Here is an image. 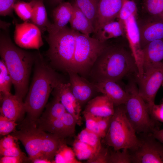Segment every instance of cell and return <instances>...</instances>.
Segmentation results:
<instances>
[{
    "instance_id": "4fadbf2b",
    "label": "cell",
    "mask_w": 163,
    "mask_h": 163,
    "mask_svg": "<svg viewBox=\"0 0 163 163\" xmlns=\"http://www.w3.org/2000/svg\"><path fill=\"white\" fill-rule=\"evenodd\" d=\"M38 127L61 139L73 136L75 133L76 120L73 116L66 112L60 118L49 121L37 120Z\"/></svg>"
},
{
    "instance_id": "1f68e13d",
    "label": "cell",
    "mask_w": 163,
    "mask_h": 163,
    "mask_svg": "<svg viewBox=\"0 0 163 163\" xmlns=\"http://www.w3.org/2000/svg\"><path fill=\"white\" fill-rule=\"evenodd\" d=\"M76 138L90 145L94 149L96 152L102 146L101 142V139L99 136L86 128L78 134Z\"/></svg>"
},
{
    "instance_id": "836d02e7",
    "label": "cell",
    "mask_w": 163,
    "mask_h": 163,
    "mask_svg": "<svg viewBox=\"0 0 163 163\" xmlns=\"http://www.w3.org/2000/svg\"><path fill=\"white\" fill-rule=\"evenodd\" d=\"M137 14L138 11L136 2L133 0H127L123 2L117 18L124 23V22L131 16Z\"/></svg>"
},
{
    "instance_id": "e575fe53",
    "label": "cell",
    "mask_w": 163,
    "mask_h": 163,
    "mask_svg": "<svg viewBox=\"0 0 163 163\" xmlns=\"http://www.w3.org/2000/svg\"><path fill=\"white\" fill-rule=\"evenodd\" d=\"M112 151L110 150L109 163H132L131 154L129 150L126 149Z\"/></svg>"
},
{
    "instance_id": "bcb514c9",
    "label": "cell",
    "mask_w": 163,
    "mask_h": 163,
    "mask_svg": "<svg viewBox=\"0 0 163 163\" xmlns=\"http://www.w3.org/2000/svg\"><path fill=\"white\" fill-rule=\"evenodd\" d=\"M31 163H50L51 161L48 159L43 158H37L30 161Z\"/></svg>"
},
{
    "instance_id": "8992f818",
    "label": "cell",
    "mask_w": 163,
    "mask_h": 163,
    "mask_svg": "<svg viewBox=\"0 0 163 163\" xmlns=\"http://www.w3.org/2000/svg\"><path fill=\"white\" fill-rule=\"evenodd\" d=\"M136 132L128 119L124 104L115 107L104 142L114 150L128 149L133 151L140 144Z\"/></svg>"
},
{
    "instance_id": "681fc988",
    "label": "cell",
    "mask_w": 163,
    "mask_h": 163,
    "mask_svg": "<svg viewBox=\"0 0 163 163\" xmlns=\"http://www.w3.org/2000/svg\"><path fill=\"white\" fill-rule=\"evenodd\" d=\"M133 0L134 1L136 2V1H137L138 0Z\"/></svg>"
},
{
    "instance_id": "f35d334b",
    "label": "cell",
    "mask_w": 163,
    "mask_h": 163,
    "mask_svg": "<svg viewBox=\"0 0 163 163\" xmlns=\"http://www.w3.org/2000/svg\"><path fill=\"white\" fill-rule=\"evenodd\" d=\"M17 0H0V14L1 16L14 17V5Z\"/></svg>"
},
{
    "instance_id": "5bb4252c",
    "label": "cell",
    "mask_w": 163,
    "mask_h": 163,
    "mask_svg": "<svg viewBox=\"0 0 163 163\" xmlns=\"http://www.w3.org/2000/svg\"><path fill=\"white\" fill-rule=\"evenodd\" d=\"M52 94L59 99L67 112L75 118L77 124L81 126L82 123L81 116L82 107L72 92L69 82L59 83L54 88Z\"/></svg>"
},
{
    "instance_id": "603a6c76",
    "label": "cell",
    "mask_w": 163,
    "mask_h": 163,
    "mask_svg": "<svg viewBox=\"0 0 163 163\" xmlns=\"http://www.w3.org/2000/svg\"><path fill=\"white\" fill-rule=\"evenodd\" d=\"M126 37L124 24L121 21H113L104 24L93 37L100 41H106L112 38Z\"/></svg>"
},
{
    "instance_id": "484cf974",
    "label": "cell",
    "mask_w": 163,
    "mask_h": 163,
    "mask_svg": "<svg viewBox=\"0 0 163 163\" xmlns=\"http://www.w3.org/2000/svg\"><path fill=\"white\" fill-rule=\"evenodd\" d=\"M53 98L46 106L45 111L38 119L42 121H49L62 117L67 112L65 108L56 97Z\"/></svg>"
},
{
    "instance_id": "d6986e66",
    "label": "cell",
    "mask_w": 163,
    "mask_h": 163,
    "mask_svg": "<svg viewBox=\"0 0 163 163\" xmlns=\"http://www.w3.org/2000/svg\"><path fill=\"white\" fill-rule=\"evenodd\" d=\"M94 84L98 92L106 96L115 107L124 104L128 99V93L115 82L106 80Z\"/></svg>"
},
{
    "instance_id": "f1b7e54d",
    "label": "cell",
    "mask_w": 163,
    "mask_h": 163,
    "mask_svg": "<svg viewBox=\"0 0 163 163\" xmlns=\"http://www.w3.org/2000/svg\"><path fill=\"white\" fill-rule=\"evenodd\" d=\"M142 9L145 16L163 20V0H143Z\"/></svg>"
},
{
    "instance_id": "52a82bcc",
    "label": "cell",
    "mask_w": 163,
    "mask_h": 163,
    "mask_svg": "<svg viewBox=\"0 0 163 163\" xmlns=\"http://www.w3.org/2000/svg\"><path fill=\"white\" fill-rule=\"evenodd\" d=\"M126 91L129 94V97L124 104L126 113L136 132L152 133L154 129H159V122L152 118L148 106L139 94L135 83L131 82Z\"/></svg>"
},
{
    "instance_id": "277c9868",
    "label": "cell",
    "mask_w": 163,
    "mask_h": 163,
    "mask_svg": "<svg viewBox=\"0 0 163 163\" xmlns=\"http://www.w3.org/2000/svg\"><path fill=\"white\" fill-rule=\"evenodd\" d=\"M11 134L23 145L30 161L37 158L53 163L62 139L41 129L34 122L24 121L19 130Z\"/></svg>"
},
{
    "instance_id": "ee69618b",
    "label": "cell",
    "mask_w": 163,
    "mask_h": 163,
    "mask_svg": "<svg viewBox=\"0 0 163 163\" xmlns=\"http://www.w3.org/2000/svg\"><path fill=\"white\" fill-rule=\"evenodd\" d=\"M30 162L29 158L10 156H2L0 158V163H21Z\"/></svg>"
},
{
    "instance_id": "8d00e7d4",
    "label": "cell",
    "mask_w": 163,
    "mask_h": 163,
    "mask_svg": "<svg viewBox=\"0 0 163 163\" xmlns=\"http://www.w3.org/2000/svg\"><path fill=\"white\" fill-rule=\"evenodd\" d=\"M82 113L85 121L86 128L97 134L101 139H103L98 126L96 117L88 113Z\"/></svg>"
},
{
    "instance_id": "b9f144b4",
    "label": "cell",
    "mask_w": 163,
    "mask_h": 163,
    "mask_svg": "<svg viewBox=\"0 0 163 163\" xmlns=\"http://www.w3.org/2000/svg\"><path fill=\"white\" fill-rule=\"evenodd\" d=\"M112 116L96 117L99 128L104 138L109 128Z\"/></svg>"
},
{
    "instance_id": "d6a6232c",
    "label": "cell",
    "mask_w": 163,
    "mask_h": 163,
    "mask_svg": "<svg viewBox=\"0 0 163 163\" xmlns=\"http://www.w3.org/2000/svg\"><path fill=\"white\" fill-rule=\"evenodd\" d=\"M34 0L30 2L18 1L14 7V10L17 15L24 22L30 20Z\"/></svg>"
},
{
    "instance_id": "30bf717a",
    "label": "cell",
    "mask_w": 163,
    "mask_h": 163,
    "mask_svg": "<svg viewBox=\"0 0 163 163\" xmlns=\"http://www.w3.org/2000/svg\"><path fill=\"white\" fill-rule=\"evenodd\" d=\"M140 140L139 147L132 151V163H163V143L151 133Z\"/></svg>"
},
{
    "instance_id": "816d5d0a",
    "label": "cell",
    "mask_w": 163,
    "mask_h": 163,
    "mask_svg": "<svg viewBox=\"0 0 163 163\" xmlns=\"http://www.w3.org/2000/svg\"><path fill=\"white\" fill-rule=\"evenodd\" d=\"M31 0V1H32V0Z\"/></svg>"
},
{
    "instance_id": "7402d4cb",
    "label": "cell",
    "mask_w": 163,
    "mask_h": 163,
    "mask_svg": "<svg viewBox=\"0 0 163 163\" xmlns=\"http://www.w3.org/2000/svg\"><path fill=\"white\" fill-rule=\"evenodd\" d=\"M142 50L143 71L150 65L163 61V39L150 42Z\"/></svg>"
},
{
    "instance_id": "4316f807",
    "label": "cell",
    "mask_w": 163,
    "mask_h": 163,
    "mask_svg": "<svg viewBox=\"0 0 163 163\" xmlns=\"http://www.w3.org/2000/svg\"><path fill=\"white\" fill-rule=\"evenodd\" d=\"M64 140L63 139L61 141L53 163H81L76 159L73 149L67 146Z\"/></svg>"
},
{
    "instance_id": "cb8c5ba5",
    "label": "cell",
    "mask_w": 163,
    "mask_h": 163,
    "mask_svg": "<svg viewBox=\"0 0 163 163\" xmlns=\"http://www.w3.org/2000/svg\"><path fill=\"white\" fill-rule=\"evenodd\" d=\"M72 4L73 12L69 23L71 28L88 36L94 34V28L90 21L74 2Z\"/></svg>"
},
{
    "instance_id": "7dc6e473",
    "label": "cell",
    "mask_w": 163,
    "mask_h": 163,
    "mask_svg": "<svg viewBox=\"0 0 163 163\" xmlns=\"http://www.w3.org/2000/svg\"><path fill=\"white\" fill-rule=\"evenodd\" d=\"M64 0H50V3L53 6L55 7L60 3L62 2Z\"/></svg>"
},
{
    "instance_id": "d590c367",
    "label": "cell",
    "mask_w": 163,
    "mask_h": 163,
    "mask_svg": "<svg viewBox=\"0 0 163 163\" xmlns=\"http://www.w3.org/2000/svg\"><path fill=\"white\" fill-rule=\"evenodd\" d=\"M18 124L16 121L9 119L0 114V134L2 136L9 134L15 131Z\"/></svg>"
},
{
    "instance_id": "f6af8a7d",
    "label": "cell",
    "mask_w": 163,
    "mask_h": 163,
    "mask_svg": "<svg viewBox=\"0 0 163 163\" xmlns=\"http://www.w3.org/2000/svg\"><path fill=\"white\" fill-rule=\"evenodd\" d=\"M151 133L157 140L163 143V129H155Z\"/></svg>"
},
{
    "instance_id": "5b68a950",
    "label": "cell",
    "mask_w": 163,
    "mask_h": 163,
    "mask_svg": "<svg viewBox=\"0 0 163 163\" xmlns=\"http://www.w3.org/2000/svg\"><path fill=\"white\" fill-rule=\"evenodd\" d=\"M76 31L67 26L45 37L49 45L46 55L54 69L73 72Z\"/></svg>"
},
{
    "instance_id": "60d3db41",
    "label": "cell",
    "mask_w": 163,
    "mask_h": 163,
    "mask_svg": "<svg viewBox=\"0 0 163 163\" xmlns=\"http://www.w3.org/2000/svg\"><path fill=\"white\" fill-rule=\"evenodd\" d=\"M0 154L2 156L27 157L21 151L18 145L7 149H0Z\"/></svg>"
},
{
    "instance_id": "8fae6325",
    "label": "cell",
    "mask_w": 163,
    "mask_h": 163,
    "mask_svg": "<svg viewBox=\"0 0 163 163\" xmlns=\"http://www.w3.org/2000/svg\"><path fill=\"white\" fill-rule=\"evenodd\" d=\"M138 14L133 15L124 22L126 37L130 51L135 61L138 70V80L140 79L144 73L142 48L137 21Z\"/></svg>"
},
{
    "instance_id": "2e32d148",
    "label": "cell",
    "mask_w": 163,
    "mask_h": 163,
    "mask_svg": "<svg viewBox=\"0 0 163 163\" xmlns=\"http://www.w3.org/2000/svg\"><path fill=\"white\" fill-rule=\"evenodd\" d=\"M137 21L142 49L153 41L163 39V20L144 16L137 18Z\"/></svg>"
},
{
    "instance_id": "7c38bea8",
    "label": "cell",
    "mask_w": 163,
    "mask_h": 163,
    "mask_svg": "<svg viewBox=\"0 0 163 163\" xmlns=\"http://www.w3.org/2000/svg\"><path fill=\"white\" fill-rule=\"evenodd\" d=\"M40 29L31 22L25 21L15 24L14 38L20 48L39 50L43 44Z\"/></svg>"
},
{
    "instance_id": "83f0119b",
    "label": "cell",
    "mask_w": 163,
    "mask_h": 163,
    "mask_svg": "<svg viewBox=\"0 0 163 163\" xmlns=\"http://www.w3.org/2000/svg\"><path fill=\"white\" fill-rule=\"evenodd\" d=\"M74 3L90 21L94 28L99 0H74Z\"/></svg>"
},
{
    "instance_id": "9c48e42d",
    "label": "cell",
    "mask_w": 163,
    "mask_h": 163,
    "mask_svg": "<svg viewBox=\"0 0 163 163\" xmlns=\"http://www.w3.org/2000/svg\"><path fill=\"white\" fill-rule=\"evenodd\" d=\"M138 80L139 94L150 107L155 104L156 94L163 82V61L145 69L143 76Z\"/></svg>"
},
{
    "instance_id": "f907efd6",
    "label": "cell",
    "mask_w": 163,
    "mask_h": 163,
    "mask_svg": "<svg viewBox=\"0 0 163 163\" xmlns=\"http://www.w3.org/2000/svg\"><path fill=\"white\" fill-rule=\"evenodd\" d=\"M161 85H162V87H163V83H162V84Z\"/></svg>"
},
{
    "instance_id": "c3c4849f",
    "label": "cell",
    "mask_w": 163,
    "mask_h": 163,
    "mask_svg": "<svg viewBox=\"0 0 163 163\" xmlns=\"http://www.w3.org/2000/svg\"><path fill=\"white\" fill-rule=\"evenodd\" d=\"M161 102L163 103V98L161 100Z\"/></svg>"
},
{
    "instance_id": "ac0fdd59",
    "label": "cell",
    "mask_w": 163,
    "mask_h": 163,
    "mask_svg": "<svg viewBox=\"0 0 163 163\" xmlns=\"http://www.w3.org/2000/svg\"><path fill=\"white\" fill-rule=\"evenodd\" d=\"M23 100L11 93L0 96V114L16 121L26 113Z\"/></svg>"
},
{
    "instance_id": "f546056e",
    "label": "cell",
    "mask_w": 163,
    "mask_h": 163,
    "mask_svg": "<svg viewBox=\"0 0 163 163\" xmlns=\"http://www.w3.org/2000/svg\"><path fill=\"white\" fill-rule=\"evenodd\" d=\"M73 150L75 156L80 160H87L92 158L96 152L90 145L77 138L73 142Z\"/></svg>"
},
{
    "instance_id": "4dcf8cb0",
    "label": "cell",
    "mask_w": 163,
    "mask_h": 163,
    "mask_svg": "<svg viewBox=\"0 0 163 163\" xmlns=\"http://www.w3.org/2000/svg\"><path fill=\"white\" fill-rule=\"evenodd\" d=\"M12 81L4 61L0 60V96L11 93Z\"/></svg>"
},
{
    "instance_id": "74e56055",
    "label": "cell",
    "mask_w": 163,
    "mask_h": 163,
    "mask_svg": "<svg viewBox=\"0 0 163 163\" xmlns=\"http://www.w3.org/2000/svg\"><path fill=\"white\" fill-rule=\"evenodd\" d=\"M110 150L102 146L92 158L88 160V163H109Z\"/></svg>"
},
{
    "instance_id": "3957f363",
    "label": "cell",
    "mask_w": 163,
    "mask_h": 163,
    "mask_svg": "<svg viewBox=\"0 0 163 163\" xmlns=\"http://www.w3.org/2000/svg\"><path fill=\"white\" fill-rule=\"evenodd\" d=\"M36 54L18 47L8 33L1 32L0 56L11 78L14 94L22 99L28 90L29 77Z\"/></svg>"
},
{
    "instance_id": "44dd1931",
    "label": "cell",
    "mask_w": 163,
    "mask_h": 163,
    "mask_svg": "<svg viewBox=\"0 0 163 163\" xmlns=\"http://www.w3.org/2000/svg\"><path fill=\"white\" fill-rule=\"evenodd\" d=\"M114 110L112 102L103 94L95 97L89 101L82 113H88L96 117H108L113 115Z\"/></svg>"
},
{
    "instance_id": "ffe728a7",
    "label": "cell",
    "mask_w": 163,
    "mask_h": 163,
    "mask_svg": "<svg viewBox=\"0 0 163 163\" xmlns=\"http://www.w3.org/2000/svg\"><path fill=\"white\" fill-rule=\"evenodd\" d=\"M73 12L72 4L69 2H63L56 6L52 12L53 22L47 29L48 34L54 33L66 27Z\"/></svg>"
},
{
    "instance_id": "e0dca14e",
    "label": "cell",
    "mask_w": 163,
    "mask_h": 163,
    "mask_svg": "<svg viewBox=\"0 0 163 163\" xmlns=\"http://www.w3.org/2000/svg\"><path fill=\"white\" fill-rule=\"evenodd\" d=\"M122 4L123 0H99L93 34L104 24L117 18Z\"/></svg>"
},
{
    "instance_id": "7bdbcfd3",
    "label": "cell",
    "mask_w": 163,
    "mask_h": 163,
    "mask_svg": "<svg viewBox=\"0 0 163 163\" xmlns=\"http://www.w3.org/2000/svg\"><path fill=\"white\" fill-rule=\"evenodd\" d=\"M16 140L11 134L8 135L0 140V149H7L17 145Z\"/></svg>"
},
{
    "instance_id": "7a4b0ae2",
    "label": "cell",
    "mask_w": 163,
    "mask_h": 163,
    "mask_svg": "<svg viewBox=\"0 0 163 163\" xmlns=\"http://www.w3.org/2000/svg\"><path fill=\"white\" fill-rule=\"evenodd\" d=\"M138 70L131 52L123 46L109 42L97 57L88 77L94 83L106 80L117 82L126 75Z\"/></svg>"
},
{
    "instance_id": "6da1fadb",
    "label": "cell",
    "mask_w": 163,
    "mask_h": 163,
    "mask_svg": "<svg viewBox=\"0 0 163 163\" xmlns=\"http://www.w3.org/2000/svg\"><path fill=\"white\" fill-rule=\"evenodd\" d=\"M34 64L32 82L24 101L27 114L25 120L36 122L54 88L64 82L39 52L36 53Z\"/></svg>"
},
{
    "instance_id": "ab89813d",
    "label": "cell",
    "mask_w": 163,
    "mask_h": 163,
    "mask_svg": "<svg viewBox=\"0 0 163 163\" xmlns=\"http://www.w3.org/2000/svg\"><path fill=\"white\" fill-rule=\"evenodd\" d=\"M149 108L152 118L157 121L163 123V103L159 104H154Z\"/></svg>"
},
{
    "instance_id": "d4e9b609",
    "label": "cell",
    "mask_w": 163,
    "mask_h": 163,
    "mask_svg": "<svg viewBox=\"0 0 163 163\" xmlns=\"http://www.w3.org/2000/svg\"><path fill=\"white\" fill-rule=\"evenodd\" d=\"M44 0H34L30 21L37 26L41 32L46 31L51 23L48 18L44 4Z\"/></svg>"
},
{
    "instance_id": "ba28073f",
    "label": "cell",
    "mask_w": 163,
    "mask_h": 163,
    "mask_svg": "<svg viewBox=\"0 0 163 163\" xmlns=\"http://www.w3.org/2000/svg\"><path fill=\"white\" fill-rule=\"evenodd\" d=\"M108 41H100L76 31L74 72L86 78L88 77L94 62L106 46Z\"/></svg>"
},
{
    "instance_id": "9a60e30c",
    "label": "cell",
    "mask_w": 163,
    "mask_h": 163,
    "mask_svg": "<svg viewBox=\"0 0 163 163\" xmlns=\"http://www.w3.org/2000/svg\"><path fill=\"white\" fill-rule=\"evenodd\" d=\"M72 92L82 107L99 92L93 83L77 73H68Z\"/></svg>"
}]
</instances>
